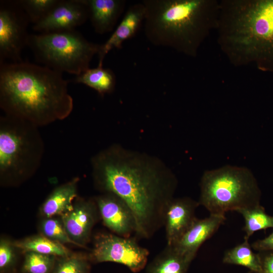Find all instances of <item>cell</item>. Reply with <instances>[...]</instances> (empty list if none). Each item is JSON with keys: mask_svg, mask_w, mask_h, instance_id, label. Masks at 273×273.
Here are the masks:
<instances>
[{"mask_svg": "<svg viewBox=\"0 0 273 273\" xmlns=\"http://www.w3.org/2000/svg\"><path fill=\"white\" fill-rule=\"evenodd\" d=\"M57 257L35 252H26L22 271L24 273H51Z\"/></svg>", "mask_w": 273, "mask_h": 273, "instance_id": "cell-24", "label": "cell"}, {"mask_svg": "<svg viewBox=\"0 0 273 273\" xmlns=\"http://www.w3.org/2000/svg\"><path fill=\"white\" fill-rule=\"evenodd\" d=\"M198 201L190 197L174 198L165 213L164 226L167 245L173 246L191 226L197 217Z\"/></svg>", "mask_w": 273, "mask_h": 273, "instance_id": "cell-13", "label": "cell"}, {"mask_svg": "<svg viewBox=\"0 0 273 273\" xmlns=\"http://www.w3.org/2000/svg\"><path fill=\"white\" fill-rule=\"evenodd\" d=\"M60 0H21L17 3L25 12L28 20L36 24L53 10Z\"/></svg>", "mask_w": 273, "mask_h": 273, "instance_id": "cell-25", "label": "cell"}, {"mask_svg": "<svg viewBox=\"0 0 273 273\" xmlns=\"http://www.w3.org/2000/svg\"><path fill=\"white\" fill-rule=\"evenodd\" d=\"M87 7L95 31L100 34L111 31L123 13L124 0H81Z\"/></svg>", "mask_w": 273, "mask_h": 273, "instance_id": "cell-16", "label": "cell"}, {"mask_svg": "<svg viewBox=\"0 0 273 273\" xmlns=\"http://www.w3.org/2000/svg\"><path fill=\"white\" fill-rule=\"evenodd\" d=\"M41 231L43 236L51 240L63 244L69 243L80 247L70 238L61 218H46L41 223Z\"/></svg>", "mask_w": 273, "mask_h": 273, "instance_id": "cell-26", "label": "cell"}, {"mask_svg": "<svg viewBox=\"0 0 273 273\" xmlns=\"http://www.w3.org/2000/svg\"><path fill=\"white\" fill-rule=\"evenodd\" d=\"M261 261V273H273V251L258 252Z\"/></svg>", "mask_w": 273, "mask_h": 273, "instance_id": "cell-29", "label": "cell"}, {"mask_svg": "<svg viewBox=\"0 0 273 273\" xmlns=\"http://www.w3.org/2000/svg\"><path fill=\"white\" fill-rule=\"evenodd\" d=\"M36 126L6 115L1 119L0 172L3 175L31 172L39 165L43 144Z\"/></svg>", "mask_w": 273, "mask_h": 273, "instance_id": "cell-7", "label": "cell"}, {"mask_svg": "<svg viewBox=\"0 0 273 273\" xmlns=\"http://www.w3.org/2000/svg\"><path fill=\"white\" fill-rule=\"evenodd\" d=\"M149 254L147 248L139 245L136 238L102 233L95 236L89 257L92 262L119 263L138 273L146 267Z\"/></svg>", "mask_w": 273, "mask_h": 273, "instance_id": "cell-8", "label": "cell"}, {"mask_svg": "<svg viewBox=\"0 0 273 273\" xmlns=\"http://www.w3.org/2000/svg\"><path fill=\"white\" fill-rule=\"evenodd\" d=\"M98 214L96 202L80 200L73 203L72 207L60 217L70 238L81 247L85 248Z\"/></svg>", "mask_w": 273, "mask_h": 273, "instance_id": "cell-12", "label": "cell"}, {"mask_svg": "<svg viewBox=\"0 0 273 273\" xmlns=\"http://www.w3.org/2000/svg\"><path fill=\"white\" fill-rule=\"evenodd\" d=\"M225 220L223 214H210L203 219L197 218L172 247L180 254L193 260L201 246L217 232Z\"/></svg>", "mask_w": 273, "mask_h": 273, "instance_id": "cell-14", "label": "cell"}, {"mask_svg": "<svg viewBox=\"0 0 273 273\" xmlns=\"http://www.w3.org/2000/svg\"><path fill=\"white\" fill-rule=\"evenodd\" d=\"M96 203L103 224L113 234L130 237L135 233L134 216L122 199L112 193H105L96 198Z\"/></svg>", "mask_w": 273, "mask_h": 273, "instance_id": "cell-11", "label": "cell"}, {"mask_svg": "<svg viewBox=\"0 0 273 273\" xmlns=\"http://www.w3.org/2000/svg\"><path fill=\"white\" fill-rule=\"evenodd\" d=\"M14 7L1 6L0 9V60L21 61L20 55L27 44V22Z\"/></svg>", "mask_w": 273, "mask_h": 273, "instance_id": "cell-9", "label": "cell"}, {"mask_svg": "<svg viewBox=\"0 0 273 273\" xmlns=\"http://www.w3.org/2000/svg\"><path fill=\"white\" fill-rule=\"evenodd\" d=\"M62 73L26 62L2 63L0 106L6 115L38 127L63 120L73 99Z\"/></svg>", "mask_w": 273, "mask_h": 273, "instance_id": "cell-2", "label": "cell"}, {"mask_svg": "<svg viewBox=\"0 0 273 273\" xmlns=\"http://www.w3.org/2000/svg\"><path fill=\"white\" fill-rule=\"evenodd\" d=\"M146 9L141 2L130 6L108 40L100 46L98 66H103L106 55L114 49H120L126 40L133 37L144 23Z\"/></svg>", "mask_w": 273, "mask_h": 273, "instance_id": "cell-15", "label": "cell"}, {"mask_svg": "<svg viewBox=\"0 0 273 273\" xmlns=\"http://www.w3.org/2000/svg\"><path fill=\"white\" fill-rule=\"evenodd\" d=\"M193 260L166 245L146 266V273H187Z\"/></svg>", "mask_w": 273, "mask_h": 273, "instance_id": "cell-18", "label": "cell"}, {"mask_svg": "<svg viewBox=\"0 0 273 273\" xmlns=\"http://www.w3.org/2000/svg\"><path fill=\"white\" fill-rule=\"evenodd\" d=\"M236 211L239 213L244 219L245 224L243 230L245 235L244 240H249L250 237L257 231L273 228V216L268 214L260 204L240 208Z\"/></svg>", "mask_w": 273, "mask_h": 273, "instance_id": "cell-22", "label": "cell"}, {"mask_svg": "<svg viewBox=\"0 0 273 273\" xmlns=\"http://www.w3.org/2000/svg\"><path fill=\"white\" fill-rule=\"evenodd\" d=\"M252 249L258 252L273 251V231L265 238L259 239L251 244Z\"/></svg>", "mask_w": 273, "mask_h": 273, "instance_id": "cell-28", "label": "cell"}, {"mask_svg": "<svg viewBox=\"0 0 273 273\" xmlns=\"http://www.w3.org/2000/svg\"><path fill=\"white\" fill-rule=\"evenodd\" d=\"M198 202L210 214L260 204L261 193L251 171L245 167L225 165L205 171L200 180Z\"/></svg>", "mask_w": 273, "mask_h": 273, "instance_id": "cell-5", "label": "cell"}, {"mask_svg": "<svg viewBox=\"0 0 273 273\" xmlns=\"http://www.w3.org/2000/svg\"><path fill=\"white\" fill-rule=\"evenodd\" d=\"M27 44L45 66L76 76L89 68L100 46L88 41L75 30L30 35Z\"/></svg>", "mask_w": 273, "mask_h": 273, "instance_id": "cell-6", "label": "cell"}, {"mask_svg": "<svg viewBox=\"0 0 273 273\" xmlns=\"http://www.w3.org/2000/svg\"><path fill=\"white\" fill-rule=\"evenodd\" d=\"M217 28L232 62L273 71V0L221 2Z\"/></svg>", "mask_w": 273, "mask_h": 273, "instance_id": "cell-3", "label": "cell"}, {"mask_svg": "<svg viewBox=\"0 0 273 273\" xmlns=\"http://www.w3.org/2000/svg\"><path fill=\"white\" fill-rule=\"evenodd\" d=\"M13 244L5 239L0 242V272L11 273L16 263V257Z\"/></svg>", "mask_w": 273, "mask_h": 273, "instance_id": "cell-27", "label": "cell"}, {"mask_svg": "<svg viewBox=\"0 0 273 273\" xmlns=\"http://www.w3.org/2000/svg\"><path fill=\"white\" fill-rule=\"evenodd\" d=\"M97 187L122 199L135 222L136 238L149 239L164 226L177 179L160 159L113 145L92 160Z\"/></svg>", "mask_w": 273, "mask_h": 273, "instance_id": "cell-1", "label": "cell"}, {"mask_svg": "<svg viewBox=\"0 0 273 273\" xmlns=\"http://www.w3.org/2000/svg\"><path fill=\"white\" fill-rule=\"evenodd\" d=\"M249 273H254V272H251V271H250Z\"/></svg>", "mask_w": 273, "mask_h": 273, "instance_id": "cell-30", "label": "cell"}, {"mask_svg": "<svg viewBox=\"0 0 273 273\" xmlns=\"http://www.w3.org/2000/svg\"><path fill=\"white\" fill-rule=\"evenodd\" d=\"M88 18V9L81 0L60 1L33 29L40 33L73 30Z\"/></svg>", "mask_w": 273, "mask_h": 273, "instance_id": "cell-10", "label": "cell"}, {"mask_svg": "<svg viewBox=\"0 0 273 273\" xmlns=\"http://www.w3.org/2000/svg\"><path fill=\"white\" fill-rule=\"evenodd\" d=\"M144 32L152 44L195 57L217 28L220 3L211 0H143Z\"/></svg>", "mask_w": 273, "mask_h": 273, "instance_id": "cell-4", "label": "cell"}, {"mask_svg": "<svg viewBox=\"0 0 273 273\" xmlns=\"http://www.w3.org/2000/svg\"><path fill=\"white\" fill-rule=\"evenodd\" d=\"M248 240L226 251L222 262L225 264L241 265L248 268L251 272L261 273V264L258 253H254Z\"/></svg>", "mask_w": 273, "mask_h": 273, "instance_id": "cell-20", "label": "cell"}, {"mask_svg": "<svg viewBox=\"0 0 273 273\" xmlns=\"http://www.w3.org/2000/svg\"><path fill=\"white\" fill-rule=\"evenodd\" d=\"M14 246L24 251L35 252L56 257H64L72 253L64 244L44 236H35L13 243Z\"/></svg>", "mask_w": 273, "mask_h": 273, "instance_id": "cell-21", "label": "cell"}, {"mask_svg": "<svg viewBox=\"0 0 273 273\" xmlns=\"http://www.w3.org/2000/svg\"><path fill=\"white\" fill-rule=\"evenodd\" d=\"M91 263L89 255L72 253L57 257L51 273H90Z\"/></svg>", "mask_w": 273, "mask_h": 273, "instance_id": "cell-23", "label": "cell"}, {"mask_svg": "<svg viewBox=\"0 0 273 273\" xmlns=\"http://www.w3.org/2000/svg\"><path fill=\"white\" fill-rule=\"evenodd\" d=\"M78 181L75 178L56 188L43 203L42 215L46 218L61 216L69 210L77 197Z\"/></svg>", "mask_w": 273, "mask_h": 273, "instance_id": "cell-17", "label": "cell"}, {"mask_svg": "<svg viewBox=\"0 0 273 273\" xmlns=\"http://www.w3.org/2000/svg\"><path fill=\"white\" fill-rule=\"evenodd\" d=\"M74 82L82 83L93 88L100 95L112 93L116 85V77L113 72L103 66L88 68L76 76Z\"/></svg>", "mask_w": 273, "mask_h": 273, "instance_id": "cell-19", "label": "cell"}]
</instances>
